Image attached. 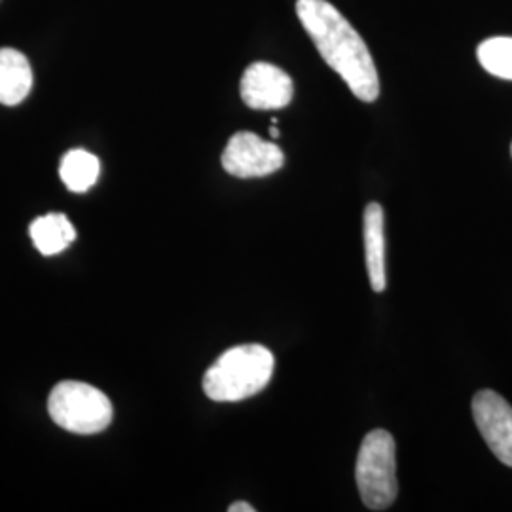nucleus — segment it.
I'll list each match as a JSON object with an SVG mask.
<instances>
[{
	"mask_svg": "<svg viewBox=\"0 0 512 512\" xmlns=\"http://www.w3.org/2000/svg\"><path fill=\"white\" fill-rule=\"evenodd\" d=\"M274 366V353L260 344L228 349L205 372L203 391L211 401L238 403L270 384Z\"/></svg>",
	"mask_w": 512,
	"mask_h": 512,
	"instance_id": "obj_2",
	"label": "nucleus"
},
{
	"mask_svg": "<svg viewBox=\"0 0 512 512\" xmlns=\"http://www.w3.org/2000/svg\"><path fill=\"white\" fill-rule=\"evenodd\" d=\"M476 57L484 71L503 80H512V37H495L484 40Z\"/></svg>",
	"mask_w": 512,
	"mask_h": 512,
	"instance_id": "obj_12",
	"label": "nucleus"
},
{
	"mask_svg": "<svg viewBox=\"0 0 512 512\" xmlns=\"http://www.w3.org/2000/svg\"><path fill=\"white\" fill-rule=\"evenodd\" d=\"M29 234L38 251L44 256L59 255L74 239L76 228L63 213H50L31 222Z\"/></svg>",
	"mask_w": 512,
	"mask_h": 512,
	"instance_id": "obj_10",
	"label": "nucleus"
},
{
	"mask_svg": "<svg viewBox=\"0 0 512 512\" xmlns=\"http://www.w3.org/2000/svg\"><path fill=\"white\" fill-rule=\"evenodd\" d=\"M228 511L230 512H255V507H251L249 503H245V501H238V503H234V505H230L228 507Z\"/></svg>",
	"mask_w": 512,
	"mask_h": 512,
	"instance_id": "obj_13",
	"label": "nucleus"
},
{
	"mask_svg": "<svg viewBox=\"0 0 512 512\" xmlns=\"http://www.w3.org/2000/svg\"><path fill=\"white\" fill-rule=\"evenodd\" d=\"M285 164L283 150L251 131L236 133L222 152V167L239 179L268 177Z\"/></svg>",
	"mask_w": 512,
	"mask_h": 512,
	"instance_id": "obj_5",
	"label": "nucleus"
},
{
	"mask_svg": "<svg viewBox=\"0 0 512 512\" xmlns=\"http://www.w3.org/2000/svg\"><path fill=\"white\" fill-rule=\"evenodd\" d=\"M365 258L370 287L374 293H384L385 275V215L380 203H368L365 209Z\"/></svg>",
	"mask_w": 512,
	"mask_h": 512,
	"instance_id": "obj_8",
	"label": "nucleus"
},
{
	"mask_svg": "<svg viewBox=\"0 0 512 512\" xmlns=\"http://www.w3.org/2000/svg\"><path fill=\"white\" fill-rule=\"evenodd\" d=\"M473 418L495 458L512 467L511 404L490 389L478 391L473 397Z\"/></svg>",
	"mask_w": 512,
	"mask_h": 512,
	"instance_id": "obj_6",
	"label": "nucleus"
},
{
	"mask_svg": "<svg viewBox=\"0 0 512 512\" xmlns=\"http://www.w3.org/2000/svg\"><path fill=\"white\" fill-rule=\"evenodd\" d=\"M101 173V162L92 152L74 148L69 150L61 164H59V177L63 184L76 194H84L97 183Z\"/></svg>",
	"mask_w": 512,
	"mask_h": 512,
	"instance_id": "obj_11",
	"label": "nucleus"
},
{
	"mask_svg": "<svg viewBox=\"0 0 512 512\" xmlns=\"http://www.w3.org/2000/svg\"><path fill=\"white\" fill-rule=\"evenodd\" d=\"M33 88V69L25 55L14 48H0V103L19 105Z\"/></svg>",
	"mask_w": 512,
	"mask_h": 512,
	"instance_id": "obj_9",
	"label": "nucleus"
},
{
	"mask_svg": "<svg viewBox=\"0 0 512 512\" xmlns=\"http://www.w3.org/2000/svg\"><path fill=\"white\" fill-rule=\"evenodd\" d=\"M270 135H272V137H274V139H277V137H279V135H281V133H279V129H277V126H272V128H270Z\"/></svg>",
	"mask_w": 512,
	"mask_h": 512,
	"instance_id": "obj_14",
	"label": "nucleus"
},
{
	"mask_svg": "<svg viewBox=\"0 0 512 512\" xmlns=\"http://www.w3.org/2000/svg\"><path fill=\"white\" fill-rule=\"evenodd\" d=\"M241 99L249 109L275 110L293 101L291 76L272 63H253L241 78Z\"/></svg>",
	"mask_w": 512,
	"mask_h": 512,
	"instance_id": "obj_7",
	"label": "nucleus"
},
{
	"mask_svg": "<svg viewBox=\"0 0 512 512\" xmlns=\"http://www.w3.org/2000/svg\"><path fill=\"white\" fill-rule=\"evenodd\" d=\"M296 16L317 52L351 93L372 103L380 95V80L365 40L327 0H298Z\"/></svg>",
	"mask_w": 512,
	"mask_h": 512,
	"instance_id": "obj_1",
	"label": "nucleus"
},
{
	"mask_svg": "<svg viewBox=\"0 0 512 512\" xmlns=\"http://www.w3.org/2000/svg\"><path fill=\"white\" fill-rule=\"evenodd\" d=\"M355 480L370 511H385L399 494L395 439L385 429H374L363 439L357 454Z\"/></svg>",
	"mask_w": 512,
	"mask_h": 512,
	"instance_id": "obj_3",
	"label": "nucleus"
},
{
	"mask_svg": "<svg viewBox=\"0 0 512 512\" xmlns=\"http://www.w3.org/2000/svg\"><path fill=\"white\" fill-rule=\"evenodd\" d=\"M48 412L55 425L76 435H95L105 431L112 421L109 397L84 382H61L48 399Z\"/></svg>",
	"mask_w": 512,
	"mask_h": 512,
	"instance_id": "obj_4",
	"label": "nucleus"
}]
</instances>
